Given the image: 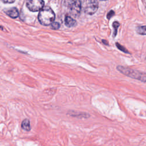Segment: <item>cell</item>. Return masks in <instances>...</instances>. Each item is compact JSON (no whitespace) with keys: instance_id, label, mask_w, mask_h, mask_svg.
<instances>
[{"instance_id":"obj_1","label":"cell","mask_w":146,"mask_h":146,"mask_svg":"<svg viewBox=\"0 0 146 146\" xmlns=\"http://www.w3.org/2000/svg\"><path fill=\"white\" fill-rule=\"evenodd\" d=\"M55 17L53 10L50 7L45 6L40 10L38 14V20L42 25L48 26L54 22Z\"/></svg>"},{"instance_id":"obj_2","label":"cell","mask_w":146,"mask_h":146,"mask_svg":"<svg viewBox=\"0 0 146 146\" xmlns=\"http://www.w3.org/2000/svg\"><path fill=\"white\" fill-rule=\"evenodd\" d=\"M116 68L120 72L128 77L140 80L143 82H146V73L145 72H142L137 70L128 67H125L121 66H118Z\"/></svg>"},{"instance_id":"obj_3","label":"cell","mask_w":146,"mask_h":146,"mask_svg":"<svg viewBox=\"0 0 146 146\" xmlns=\"http://www.w3.org/2000/svg\"><path fill=\"white\" fill-rule=\"evenodd\" d=\"M98 3L96 0H84L82 9L86 14L92 15L98 10Z\"/></svg>"},{"instance_id":"obj_4","label":"cell","mask_w":146,"mask_h":146,"mask_svg":"<svg viewBox=\"0 0 146 146\" xmlns=\"http://www.w3.org/2000/svg\"><path fill=\"white\" fill-rule=\"evenodd\" d=\"M68 8L70 14L76 17L79 15L82 9V3L80 0H68Z\"/></svg>"},{"instance_id":"obj_5","label":"cell","mask_w":146,"mask_h":146,"mask_svg":"<svg viewBox=\"0 0 146 146\" xmlns=\"http://www.w3.org/2000/svg\"><path fill=\"white\" fill-rule=\"evenodd\" d=\"M44 1L43 0H27L26 2L27 7L31 11H38L43 9Z\"/></svg>"},{"instance_id":"obj_6","label":"cell","mask_w":146,"mask_h":146,"mask_svg":"<svg viewBox=\"0 0 146 146\" xmlns=\"http://www.w3.org/2000/svg\"><path fill=\"white\" fill-rule=\"evenodd\" d=\"M64 22H65L66 26L68 27H74L76 25V21L74 19H73L72 18H71L70 16H68V15L66 16Z\"/></svg>"},{"instance_id":"obj_7","label":"cell","mask_w":146,"mask_h":146,"mask_svg":"<svg viewBox=\"0 0 146 146\" xmlns=\"http://www.w3.org/2000/svg\"><path fill=\"white\" fill-rule=\"evenodd\" d=\"M6 13L7 15H9L10 17L12 18H16L19 15V13L17 8L15 7H12L6 11Z\"/></svg>"},{"instance_id":"obj_8","label":"cell","mask_w":146,"mask_h":146,"mask_svg":"<svg viewBox=\"0 0 146 146\" xmlns=\"http://www.w3.org/2000/svg\"><path fill=\"white\" fill-rule=\"evenodd\" d=\"M67 115L71 116L72 117H81V118H87L90 116L89 114L85 113V112H77L75 111H72L70 112H68Z\"/></svg>"},{"instance_id":"obj_9","label":"cell","mask_w":146,"mask_h":146,"mask_svg":"<svg viewBox=\"0 0 146 146\" xmlns=\"http://www.w3.org/2000/svg\"><path fill=\"white\" fill-rule=\"evenodd\" d=\"M21 127L23 129L26 131H29L31 129V126H30V122L29 119H24L21 123Z\"/></svg>"},{"instance_id":"obj_10","label":"cell","mask_w":146,"mask_h":146,"mask_svg":"<svg viewBox=\"0 0 146 146\" xmlns=\"http://www.w3.org/2000/svg\"><path fill=\"white\" fill-rule=\"evenodd\" d=\"M137 32L141 35H146V26H139L136 29Z\"/></svg>"},{"instance_id":"obj_11","label":"cell","mask_w":146,"mask_h":146,"mask_svg":"<svg viewBox=\"0 0 146 146\" xmlns=\"http://www.w3.org/2000/svg\"><path fill=\"white\" fill-rule=\"evenodd\" d=\"M51 27L52 29L54 30H57L60 27V25L58 22H54L51 23Z\"/></svg>"},{"instance_id":"obj_12","label":"cell","mask_w":146,"mask_h":146,"mask_svg":"<svg viewBox=\"0 0 146 146\" xmlns=\"http://www.w3.org/2000/svg\"><path fill=\"white\" fill-rule=\"evenodd\" d=\"M119 23L117 22H113V28L115 29V31H114V34H113L114 36L116 35V33H117V27H119Z\"/></svg>"},{"instance_id":"obj_13","label":"cell","mask_w":146,"mask_h":146,"mask_svg":"<svg viewBox=\"0 0 146 146\" xmlns=\"http://www.w3.org/2000/svg\"><path fill=\"white\" fill-rule=\"evenodd\" d=\"M116 45H117V47H118V48L120 49L121 51H123V52H126V53H128V51L124 47H123L122 46L120 45V44H118V43H117Z\"/></svg>"},{"instance_id":"obj_14","label":"cell","mask_w":146,"mask_h":146,"mask_svg":"<svg viewBox=\"0 0 146 146\" xmlns=\"http://www.w3.org/2000/svg\"><path fill=\"white\" fill-rule=\"evenodd\" d=\"M3 2L6 3H13L15 0H1Z\"/></svg>"},{"instance_id":"obj_15","label":"cell","mask_w":146,"mask_h":146,"mask_svg":"<svg viewBox=\"0 0 146 146\" xmlns=\"http://www.w3.org/2000/svg\"><path fill=\"white\" fill-rule=\"evenodd\" d=\"M114 15V12L113 11H111L110 12H109L108 13V15H107V18H108V19H110L112 15Z\"/></svg>"},{"instance_id":"obj_16","label":"cell","mask_w":146,"mask_h":146,"mask_svg":"<svg viewBox=\"0 0 146 146\" xmlns=\"http://www.w3.org/2000/svg\"><path fill=\"white\" fill-rule=\"evenodd\" d=\"M101 1H107V0H101Z\"/></svg>"}]
</instances>
